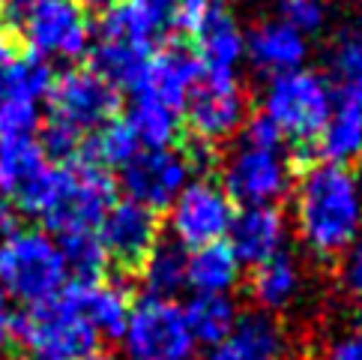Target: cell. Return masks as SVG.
<instances>
[{
  "label": "cell",
  "instance_id": "6da1fadb",
  "mask_svg": "<svg viewBox=\"0 0 362 360\" xmlns=\"http://www.w3.org/2000/svg\"><path fill=\"white\" fill-rule=\"evenodd\" d=\"M296 228L320 259H339L362 231V186L347 165H312L296 186Z\"/></svg>",
  "mask_w": 362,
  "mask_h": 360
},
{
  "label": "cell",
  "instance_id": "7a4b0ae2",
  "mask_svg": "<svg viewBox=\"0 0 362 360\" xmlns=\"http://www.w3.org/2000/svg\"><path fill=\"white\" fill-rule=\"evenodd\" d=\"M114 204V180L90 162L48 165L45 174L18 201V210L33 213L57 235L96 231Z\"/></svg>",
  "mask_w": 362,
  "mask_h": 360
},
{
  "label": "cell",
  "instance_id": "3957f363",
  "mask_svg": "<svg viewBox=\"0 0 362 360\" xmlns=\"http://www.w3.org/2000/svg\"><path fill=\"white\" fill-rule=\"evenodd\" d=\"M28 360H87L96 354L99 337L84 318L72 288H63L57 298L18 313L16 337Z\"/></svg>",
  "mask_w": 362,
  "mask_h": 360
},
{
  "label": "cell",
  "instance_id": "277c9868",
  "mask_svg": "<svg viewBox=\"0 0 362 360\" xmlns=\"http://www.w3.org/2000/svg\"><path fill=\"white\" fill-rule=\"evenodd\" d=\"M6 28L42 60H75L90 48V24L75 0H4Z\"/></svg>",
  "mask_w": 362,
  "mask_h": 360
},
{
  "label": "cell",
  "instance_id": "5b68a950",
  "mask_svg": "<svg viewBox=\"0 0 362 360\" xmlns=\"http://www.w3.org/2000/svg\"><path fill=\"white\" fill-rule=\"evenodd\" d=\"M66 264L45 231L18 228L0 240V294L18 303H45L66 288Z\"/></svg>",
  "mask_w": 362,
  "mask_h": 360
},
{
  "label": "cell",
  "instance_id": "8992f818",
  "mask_svg": "<svg viewBox=\"0 0 362 360\" xmlns=\"http://www.w3.org/2000/svg\"><path fill=\"white\" fill-rule=\"evenodd\" d=\"M332 108V87L315 69L296 67L269 75V84L264 87V114L279 126L284 138L296 145H312Z\"/></svg>",
  "mask_w": 362,
  "mask_h": 360
},
{
  "label": "cell",
  "instance_id": "52a82bcc",
  "mask_svg": "<svg viewBox=\"0 0 362 360\" xmlns=\"http://www.w3.org/2000/svg\"><path fill=\"white\" fill-rule=\"evenodd\" d=\"M126 360H195V339L186 327L183 306L174 300L141 298L123 327Z\"/></svg>",
  "mask_w": 362,
  "mask_h": 360
},
{
  "label": "cell",
  "instance_id": "ba28073f",
  "mask_svg": "<svg viewBox=\"0 0 362 360\" xmlns=\"http://www.w3.org/2000/svg\"><path fill=\"white\" fill-rule=\"evenodd\" d=\"M168 223L171 235L186 249H198L206 243L225 240L230 220H234V201L228 198L222 184L213 177H195L180 189V196L168 204Z\"/></svg>",
  "mask_w": 362,
  "mask_h": 360
},
{
  "label": "cell",
  "instance_id": "9c48e42d",
  "mask_svg": "<svg viewBox=\"0 0 362 360\" xmlns=\"http://www.w3.org/2000/svg\"><path fill=\"white\" fill-rule=\"evenodd\" d=\"M51 120L72 126L75 133H93L102 123L117 118L120 90L99 79L93 69H66L51 81L48 90Z\"/></svg>",
  "mask_w": 362,
  "mask_h": 360
},
{
  "label": "cell",
  "instance_id": "30bf717a",
  "mask_svg": "<svg viewBox=\"0 0 362 360\" xmlns=\"http://www.w3.org/2000/svg\"><path fill=\"white\" fill-rule=\"evenodd\" d=\"M288 186H291V165L281 157V150L243 145L225 162L222 171V189L240 208L276 204L288 192Z\"/></svg>",
  "mask_w": 362,
  "mask_h": 360
},
{
  "label": "cell",
  "instance_id": "8fae6325",
  "mask_svg": "<svg viewBox=\"0 0 362 360\" xmlns=\"http://www.w3.org/2000/svg\"><path fill=\"white\" fill-rule=\"evenodd\" d=\"M189 171L183 150L144 147L120 169V186L129 201L150 210H165L189 184Z\"/></svg>",
  "mask_w": 362,
  "mask_h": 360
},
{
  "label": "cell",
  "instance_id": "7c38bea8",
  "mask_svg": "<svg viewBox=\"0 0 362 360\" xmlns=\"http://www.w3.org/2000/svg\"><path fill=\"white\" fill-rule=\"evenodd\" d=\"M186 123L201 141H225L245 120V96L234 75H201L183 102Z\"/></svg>",
  "mask_w": 362,
  "mask_h": 360
},
{
  "label": "cell",
  "instance_id": "4fadbf2b",
  "mask_svg": "<svg viewBox=\"0 0 362 360\" xmlns=\"http://www.w3.org/2000/svg\"><path fill=\"white\" fill-rule=\"evenodd\" d=\"M96 235L102 240V249H105L108 261H114L126 274H132V270H141V264H144L150 249L159 240L156 210L144 208V204H135L129 198L114 201L108 213L102 216Z\"/></svg>",
  "mask_w": 362,
  "mask_h": 360
},
{
  "label": "cell",
  "instance_id": "5bb4252c",
  "mask_svg": "<svg viewBox=\"0 0 362 360\" xmlns=\"http://www.w3.org/2000/svg\"><path fill=\"white\" fill-rule=\"evenodd\" d=\"M225 237L240 264L257 267L281 252L288 225L276 204H257V208H240V213H234Z\"/></svg>",
  "mask_w": 362,
  "mask_h": 360
},
{
  "label": "cell",
  "instance_id": "9a60e30c",
  "mask_svg": "<svg viewBox=\"0 0 362 360\" xmlns=\"http://www.w3.org/2000/svg\"><path fill=\"white\" fill-rule=\"evenodd\" d=\"M174 0H114L99 24V40H120L129 45L153 48L171 28Z\"/></svg>",
  "mask_w": 362,
  "mask_h": 360
},
{
  "label": "cell",
  "instance_id": "2e32d148",
  "mask_svg": "<svg viewBox=\"0 0 362 360\" xmlns=\"http://www.w3.org/2000/svg\"><path fill=\"white\" fill-rule=\"evenodd\" d=\"M204 75H234L245 57V36L222 0H213L201 28L192 33Z\"/></svg>",
  "mask_w": 362,
  "mask_h": 360
},
{
  "label": "cell",
  "instance_id": "e0dca14e",
  "mask_svg": "<svg viewBox=\"0 0 362 360\" xmlns=\"http://www.w3.org/2000/svg\"><path fill=\"white\" fill-rule=\"evenodd\" d=\"M201 75H204V69H201V60L195 51H189L183 45H168V48L156 51V55H150L144 79H141L135 94L156 96V99L168 102V106L183 108L189 90L198 84Z\"/></svg>",
  "mask_w": 362,
  "mask_h": 360
},
{
  "label": "cell",
  "instance_id": "ac0fdd59",
  "mask_svg": "<svg viewBox=\"0 0 362 360\" xmlns=\"http://www.w3.org/2000/svg\"><path fill=\"white\" fill-rule=\"evenodd\" d=\"M308 43L305 36L291 28L284 18L264 21L245 36V57L255 63V69H261L267 75H279L296 69L305 63Z\"/></svg>",
  "mask_w": 362,
  "mask_h": 360
},
{
  "label": "cell",
  "instance_id": "d6986e66",
  "mask_svg": "<svg viewBox=\"0 0 362 360\" xmlns=\"http://www.w3.org/2000/svg\"><path fill=\"white\" fill-rule=\"evenodd\" d=\"M69 288L99 339H120L123 337L129 310H132L126 286L99 279V282H75Z\"/></svg>",
  "mask_w": 362,
  "mask_h": 360
},
{
  "label": "cell",
  "instance_id": "ffe728a7",
  "mask_svg": "<svg viewBox=\"0 0 362 360\" xmlns=\"http://www.w3.org/2000/svg\"><path fill=\"white\" fill-rule=\"evenodd\" d=\"M45 169H48V157L33 135L0 138V196L18 204L36 180L45 174Z\"/></svg>",
  "mask_w": 362,
  "mask_h": 360
},
{
  "label": "cell",
  "instance_id": "44dd1931",
  "mask_svg": "<svg viewBox=\"0 0 362 360\" xmlns=\"http://www.w3.org/2000/svg\"><path fill=\"white\" fill-rule=\"evenodd\" d=\"M240 261L225 240L206 243V247L189 249L186 261V286L195 294H230L240 282Z\"/></svg>",
  "mask_w": 362,
  "mask_h": 360
},
{
  "label": "cell",
  "instance_id": "7402d4cb",
  "mask_svg": "<svg viewBox=\"0 0 362 360\" xmlns=\"http://www.w3.org/2000/svg\"><path fill=\"white\" fill-rule=\"evenodd\" d=\"M228 345L243 360H284L288 357V337L273 313L255 310L237 315Z\"/></svg>",
  "mask_w": 362,
  "mask_h": 360
},
{
  "label": "cell",
  "instance_id": "603a6c76",
  "mask_svg": "<svg viewBox=\"0 0 362 360\" xmlns=\"http://www.w3.org/2000/svg\"><path fill=\"white\" fill-rule=\"evenodd\" d=\"M186 327L195 345H225L237 325V303L228 294H192L183 306Z\"/></svg>",
  "mask_w": 362,
  "mask_h": 360
},
{
  "label": "cell",
  "instance_id": "cb8c5ba5",
  "mask_svg": "<svg viewBox=\"0 0 362 360\" xmlns=\"http://www.w3.org/2000/svg\"><path fill=\"white\" fill-rule=\"evenodd\" d=\"M303 288V274L288 252H279L273 259L255 267L252 274V298L255 303L267 313H279L284 306L296 300V294Z\"/></svg>",
  "mask_w": 362,
  "mask_h": 360
},
{
  "label": "cell",
  "instance_id": "d4e9b609",
  "mask_svg": "<svg viewBox=\"0 0 362 360\" xmlns=\"http://www.w3.org/2000/svg\"><path fill=\"white\" fill-rule=\"evenodd\" d=\"M150 60V48L129 45L120 40H99L90 55V69L117 90H138Z\"/></svg>",
  "mask_w": 362,
  "mask_h": 360
},
{
  "label": "cell",
  "instance_id": "484cf974",
  "mask_svg": "<svg viewBox=\"0 0 362 360\" xmlns=\"http://www.w3.org/2000/svg\"><path fill=\"white\" fill-rule=\"evenodd\" d=\"M186 261L189 249L177 240H156V247L141 264V279H144L147 298L174 300L186 288Z\"/></svg>",
  "mask_w": 362,
  "mask_h": 360
},
{
  "label": "cell",
  "instance_id": "4316f807",
  "mask_svg": "<svg viewBox=\"0 0 362 360\" xmlns=\"http://www.w3.org/2000/svg\"><path fill=\"white\" fill-rule=\"evenodd\" d=\"M317 141V150L327 162L335 165H351L362 159V111L341 99V106H335L332 114L323 123Z\"/></svg>",
  "mask_w": 362,
  "mask_h": 360
},
{
  "label": "cell",
  "instance_id": "83f0119b",
  "mask_svg": "<svg viewBox=\"0 0 362 360\" xmlns=\"http://www.w3.org/2000/svg\"><path fill=\"white\" fill-rule=\"evenodd\" d=\"M126 120L132 126L138 145L144 147H171L180 135V108L147 94L132 96V108H129Z\"/></svg>",
  "mask_w": 362,
  "mask_h": 360
},
{
  "label": "cell",
  "instance_id": "f1b7e54d",
  "mask_svg": "<svg viewBox=\"0 0 362 360\" xmlns=\"http://www.w3.org/2000/svg\"><path fill=\"white\" fill-rule=\"evenodd\" d=\"M54 72L48 60L40 55H12L0 67V99H24V102H40L48 96Z\"/></svg>",
  "mask_w": 362,
  "mask_h": 360
},
{
  "label": "cell",
  "instance_id": "f546056e",
  "mask_svg": "<svg viewBox=\"0 0 362 360\" xmlns=\"http://www.w3.org/2000/svg\"><path fill=\"white\" fill-rule=\"evenodd\" d=\"M138 150H141V145H138L129 120L111 118L108 123H102L99 130L90 133V138L81 145V157H84V162L108 171V169H123Z\"/></svg>",
  "mask_w": 362,
  "mask_h": 360
},
{
  "label": "cell",
  "instance_id": "4dcf8cb0",
  "mask_svg": "<svg viewBox=\"0 0 362 360\" xmlns=\"http://www.w3.org/2000/svg\"><path fill=\"white\" fill-rule=\"evenodd\" d=\"M66 274L75 282H99L108 267V255L102 249V240L96 231H72V235H60L57 240Z\"/></svg>",
  "mask_w": 362,
  "mask_h": 360
},
{
  "label": "cell",
  "instance_id": "1f68e13d",
  "mask_svg": "<svg viewBox=\"0 0 362 360\" xmlns=\"http://www.w3.org/2000/svg\"><path fill=\"white\" fill-rule=\"evenodd\" d=\"M332 69L344 87V99L362 111V21L339 33L332 48Z\"/></svg>",
  "mask_w": 362,
  "mask_h": 360
},
{
  "label": "cell",
  "instance_id": "d6a6232c",
  "mask_svg": "<svg viewBox=\"0 0 362 360\" xmlns=\"http://www.w3.org/2000/svg\"><path fill=\"white\" fill-rule=\"evenodd\" d=\"M42 126L40 106L24 99H0V138H28Z\"/></svg>",
  "mask_w": 362,
  "mask_h": 360
},
{
  "label": "cell",
  "instance_id": "836d02e7",
  "mask_svg": "<svg viewBox=\"0 0 362 360\" xmlns=\"http://www.w3.org/2000/svg\"><path fill=\"white\" fill-rule=\"evenodd\" d=\"M81 145H84V135L75 133L72 126H66V123L48 118V123L42 126V141H40V147H42V153H45L48 159L69 165V162L81 153Z\"/></svg>",
  "mask_w": 362,
  "mask_h": 360
},
{
  "label": "cell",
  "instance_id": "e575fe53",
  "mask_svg": "<svg viewBox=\"0 0 362 360\" xmlns=\"http://www.w3.org/2000/svg\"><path fill=\"white\" fill-rule=\"evenodd\" d=\"M281 18L303 36H308L323 28L327 6H323V0H281Z\"/></svg>",
  "mask_w": 362,
  "mask_h": 360
},
{
  "label": "cell",
  "instance_id": "d590c367",
  "mask_svg": "<svg viewBox=\"0 0 362 360\" xmlns=\"http://www.w3.org/2000/svg\"><path fill=\"white\" fill-rule=\"evenodd\" d=\"M243 141L249 147H267V150H281L284 135L279 133V126L267 118V114H255L243 123Z\"/></svg>",
  "mask_w": 362,
  "mask_h": 360
},
{
  "label": "cell",
  "instance_id": "8d00e7d4",
  "mask_svg": "<svg viewBox=\"0 0 362 360\" xmlns=\"http://www.w3.org/2000/svg\"><path fill=\"white\" fill-rule=\"evenodd\" d=\"M213 0H174L171 6V28H177L180 33H195L201 28V21L206 18Z\"/></svg>",
  "mask_w": 362,
  "mask_h": 360
},
{
  "label": "cell",
  "instance_id": "74e56055",
  "mask_svg": "<svg viewBox=\"0 0 362 360\" xmlns=\"http://www.w3.org/2000/svg\"><path fill=\"white\" fill-rule=\"evenodd\" d=\"M344 286L351 288L354 294H362V235L347 247L344 252V267H341Z\"/></svg>",
  "mask_w": 362,
  "mask_h": 360
},
{
  "label": "cell",
  "instance_id": "f35d334b",
  "mask_svg": "<svg viewBox=\"0 0 362 360\" xmlns=\"http://www.w3.org/2000/svg\"><path fill=\"white\" fill-rule=\"evenodd\" d=\"M323 360H362V337H344L332 342Z\"/></svg>",
  "mask_w": 362,
  "mask_h": 360
},
{
  "label": "cell",
  "instance_id": "ab89813d",
  "mask_svg": "<svg viewBox=\"0 0 362 360\" xmlns=\"http://www.w3.org/2000/svg\"><path fill=\"white\" fill-rule=\"evenodd\" d=\"M18 223H21L18 204L12 198H6V196H0V240L9 237L12 231H18Z\"/></svg>",
  "mask_w": 362,
  "mask_h": 360
},
{
  "label": "cell",
  "instance_id": "60d3db41",
  "mask_svg": "<svg viewBox=\"0 0 362 360\" xmlns=\"http://www.w3.org/2000/svg\"><path fill=\"white\" fill-rule=\"evenodd\" d=\"M16 321H18V313L12 310L9 298L0 294V342H12V337H16Z\"/></svg>",
  "mask_w": 362,
  "mask_h": 360
},
{
  "label": "cell",
  "instance_id": "b9f144b4",
  "mask_svg": "<svg viewBox=\"0 0 362 360\" xmlns=\"http://www.w3.org/2000/svg\"><path fill=\"white\" fill-rule=\"evenodd\" d=\"M12 55H16V36H12L6 24H0V67H4Z\"/></svg>",
  "mask_w": 362,
  "mask_h": 360
},
{
  "label": "cell",
  "instance_id": "7bdbcfd3",
  "mask_svg": "<svg viewBox=\"0 0 362 360\" xmlns=\"http://www.w3.org/2000/svg\"><path fill=\"white\" fill-rule=\"evenodd\" d=\"M206 360H243L230 345L225 342V345H216V349H210V354H206Z\"/></svg>",
  "mask_w": 362,
  "mask_h": 360
},
{
  "label": "cell",
  "instance_id": "ee69618b",
  "mask_svg": "<svg viewBox=\"0 0 362 360\" xmlns=\"http://www.w3.org/2000/svg\"><path fill=\"white\" fill-rule=\"evenodd\" d=\"M78 6H84V9H108L114 0H75Z\"/></svg>",
  "mask_w": 362,
  "mask_h": 360
},
{
  "label": "cell",
  "instance_id": "f6af8a7d",
  "mask_svg": "<svg viewBox=\"0 0 362 360\" xmlns=\"http://www.w3.org/2000/svg\"><path fill=\"white\" fill-rule=\"evenodd\" d=\"M87 360H117V357H111V354H90Z\"/></svg>",
  "mask_w": 362,
  "mask_h": 360
},
{
  "label": "cell",
  "instance_id": "bcb514c9",
  "mask_svg": "<svg viewBox=\"0 0 362 360\" xmlns=\"http://www.w3.org/2000/svg\"><path fill=\"white\" fill-rule=\"evenodd\" d=\"M359 330H362V310H359ZM359 337H362V333H359Z\"/></svg>",
  "mask_w": 362,
  "mask_h": 360
}]
</instances>
